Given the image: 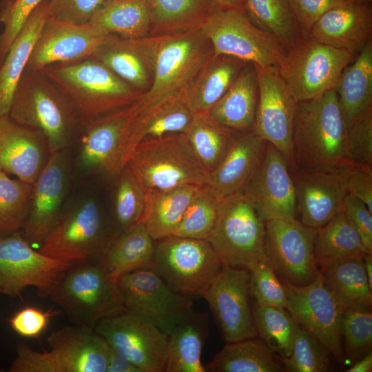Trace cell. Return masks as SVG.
Segmentation results:
<instances>
[{"instance_id": "obj_17", "label": "cell", "mask_w": 372, "mask_h": 372, "mask_svg": "<svg viewBox=\"0 0 372 372\" xmlns=\"http://www.w3.org/2000/svg\"><path fill=\"white\" fill-rule=\"evenodd\" d=\"M266 255L282 282L302 287L313 281L320 269L314 256L317 229L296 218L265 221Z\"/></svg>"}, {"instance_id": "obj_39", "label": "cell", "mask_w": 372, "mask_h": 372, "mask_svg": "<svg viewBox=\"0 0 372 372\" xmlns=\"http://www.w3.org/2000/svg\"><path fill=\"white\" fill-rule=\"evenodd\" d=\"M205 367L210 372L285 371L276 354L256 338L227 342Z\"/></svg>"}, {"instance_id": "obj_32", "label": "cell", "mask_w": 372, "mask_h": 372, "mask_svg": "<svg viewBox=\"0 0 372 372\" xmlns=\"http://www.w3.org/2000/svg\"><path fill=\"white\" fill-rule=\"evenodd\" d=\"M335 90L347 126L372 110V39L344 68Z\"/></svg>"}, {"instance_id": "obj_24", "label": "cell", "mask_w": 372, "mask_h": 372, "mask_svg": "<svg viewBox=\"0 0 372 372\" xmlns=\"http://www.w3.org/2000/svg\"><path fill=\"white\" fill-rule=\"evenodd\" d=\"M65 151L50 154L32 184L29 211L21 228L30 243L41 245L63 210L68 169Z\"/></svg>"}, {"instance_id": "obj_2", "label": "cell", "mask_w": 372, "mask_h": 372, "mask_svg": "<svg viewBox=\"0 0 372 372\" xmlns=\"http://www.w3.org/2000/svg\"><path fill=\"white\" fill-rule=\"evenodd\" d=\"M65 99L81 128L134 103L143 93L92 57L59 63L41 70Z\"/></svg>"}, {"instance_id": "obj_16", "label": "cell", "mask_w": 372, "mask_h": 372, "mask_svg": "<svg viewBox=\"0 0 372 372\" xmlns=\"http://www.w3.org/2000/svg\"><path fill=\"white\" fill-rule=\"evenodd\" d=\"M282 282L288 300L287 311L340 365L345 364L341 335L344 308L324 283L320 269L316 279L305 286Z\"/></svg>"}, {"instance_id": "obj_4", "label": "cell", "mask_w": 372, "mask_h": 372, "mask_svg": "<svg viewBox=\"0 0 372 372\" xmlns=\"http://www.w3.org/2000/svg\"><path fill=\"white\" fill-rule=\"evenodd\" d=\"M8 116L41 132L51 153L66 149L80 130L72 109L41 71L25 68L14 93Z\"/></svg>"}, {"instance_id": "obj_40", "label": "cell", "mask_w": 372, "mask_h": 372, "mask_svg": "<svg viewBox=\"0 0 372 372\" xmlns=\"http://www.w3.org/2000/svg\"><path fill=\"white\" fill-rule=\"evenodd\" d=\"M184 134L198 162L209 173L226 156L236 132L218 123L206 112L194 114Z\"/></svg>"}, {"instance_id": "obj_23", "label": "cell", "mask_w": 372, "mask_h": 372, "mask_svg": "<svg viewBox=\"0 0 372 372\" xmlns=\"http://www.w3.org/2000/svg\"><path fill=\"white\" fill-rule=\"evenodd\" d=\"M107 37L90 23L78 25L49 17L26 69L41 71L51 65L71 63L92 57Z\"/></svg>"}, {"instance_id": "obj_9", "label": "cell", "mask_w": 372, "mask_h": 372, "mask_svg": "<svg viewBox=\"0 0 372 372\" xmlns=\"http://www.w3.org/2000/svg\"><path fill=\"white\" fill-rule=\"evenodd\" d=\"M110 240V226L100 205L88 198L63 209L38 251L74 265L99 259Z\"/></svg>"}, {"instance_id": "obj_7", "label": "cell", "mask_w": 372, "mask_h": 372, "mask_svg": "<svg viewBox=\"0 0 372 372\" xmlns=\"http://www.w3.org/2000/svg\"><path fill=\"white\" fill-rule=\"evenodd\" d=\"M126 165L145 193L186 185H204L207 175L184 133L141 141Z\"/></svg>"}, {"instance_id": "obj_46", "label": "cell", "mask_w": 372, "mask_h": 372, "mask_svg": "<svg viewBox=\"0 0 372 372\" xmlns=\"http://www.w3.org/2000/svg\"><path fill=\"white\" fill-rule=\"evenodd\" d=\"M116 179L110 239L142 220L146 204V193L127 165Z\"/></svg>"}, {"instance_id": "obj_45", "label": "cell", "mask_w": 372, "mask_h": 372, "mask_svg": "<svg viewBox=\"0 0 372 372\" xmlns=\"http://www.w3.org/2000/svg\"><path fill=\"white\" fill-rule=\"evenodd\" d=\"M223 199L209 186H200L172 236L207 240L216 225Z\"/></svg>"}, {"instance_id": "obj_58", "label": "cell", "mask_w": 372, "mask_h": 372, "mask_svg": "<svg viewBox=\"0 0 372 372\" xmlns=\"http://www.w3.org/2000/svg\"><path fill=\"white\" fill-rule=\"evenodd\" d=\"M106 372H141V371L123 358L109 345Z\"/></svg>"}, {"instance_id": "obj_42", "label": "cell", "mask_w": 372, "mask_h": 372, "mask_svg": "<svg viewBox=\"0 0 372 372\" xmlns=\"http://www.w3.org/2000/svg\"><path fill=\"white\" fill-rule=\"evenodd\" d=\"M149 36L199 28L218 7L212 0H150Z\"/></svg>"}, {"instance_id": "obj_21", "label": "cell", "mask_w": 372, "mask_h": 372, "mask_svg": "<svg viewBox=\"0 0 372 372\" xmlns=\"http://www.w3.org/2000/svg\"><path fill=\"white\" fill-rule=\"evenodd\" d=\"M130 105L81 128L79 161L83 168L110 178H118L127 162V132L132 118Z\"/></svg>"}, {"instance_id": "obj_56", "label": "cell", "mask_w": 372, "mask_h": 372, "mask_svg": "<svg viewBox=\"0 0 372 372\" xmlns=\"http://www.w3.org/2000/svg\"><path fill=\"white\" fill-rule=\"evenodd\" d=\"M342 211L360 235L364 248L372 253V213L362 202L350 194L344 199Z\"/></svg>"}, {"instance_id": "obj_44", "label": "cell", "mask_w": 372, "mask_h": 372, "mask_svg": "<svg viewBox=\"0 0 372 372\" xmlns=\"http://www.w3.org/2000/svg\"><path fill=\"white\" fill-rule=\"evenodd\" d=\"M252 316L258 336L280 358L291 353L298 322L286 309L254 302Z\"/></svg>"}, {"instance_id": "obj_19", "label": "cell", "mask_w": 372, "mask_h": 372, "mask_svg": "<svg viewBox=\"0 0 372 372\" xmlns=\"http://www.w3.org/2000/svg\"><path fill=\"white\" fill-rule=\"evenodd\" d=\"M201 298L207 302L226 343L258 337L247 269L223 266Z\"/></svg>"}, {"instance_id": "obj_53", "label": "cell", "mask_w": 372, "mask_h": 372, "mask_svg": "<svg viewBox=\"0 0 372 372\" xmlns=\"http://www.w3.org/2000/svg\"><path fill=\"white\" fill-rule=\"evenodd\" d=\"M108 0H48L49 17L74 24H85Z\"/></svg>"}, {"instance_id": "obj_60", "label": "cell", "mask_w": 372, "mask_h": 372, "mask_svg": "<svg viewBox=\"0 0 372 372\" xmlns=\"http://www.w3.org/2000/svg\"><path fill=\"white\" fill-rule=\"evenodd\" d=\"M218 8L236 10L245 13L244 0H212Z\"/></svg>"}, {"instance_id": "obj_47", "label": "cell", "mask_w": 372, "mask_h": 372, "mask_svg": "<svg viewBox=\"0 0 372 372\" xmlns=\"http://www.w3.org/2000/svg\"><path fill=\"white\" fill-rule=\"evenodd\" d=\"M32 184L0 170V237L17 232L27 218Z\"/></svg>"}, {"instance_id": "obj_30", "label": "cell", "mask_w": 372, "mask_h": 372, "mask_svg": "<svg viewBox=\"0 0 372 372\" xmlns=\"http://www.w3.org/2000/svg\"><path fill=\"white\" fill-rule=\"evenodd\" d=\"M258 97L254 65L247 63L225 94L209 110L218 123L236 132L254 130Z\"/></svg>"}, {"instance_id": "obj_14", "label": "cell", "mask_w": 372, "mask_h": 372, "mask_svg": "<svg viewBox=\"0 0 372 372\" xmlns=\"http://www.w3.org/2000/svg\"><path fill=\"white\" fill-rule=\"evenodd\" d=\"M71 265L35 251L18 232L0 237V294L21 297L32 287L48 297Z\"/></svg>"}, {"instance_id": "obj_48", "label": "cell", "mask_w": 372, "mask_h": 372, "mask_svg": "<svg viewBox=\"0 0 372 372\" xmlns=\"http://www.w3.org/2000/svg\"><path fill=\"white\" fill-rule=\"evenodd\" d=\"M329 352L299 323L291 353L280 358L287 371L326 372L330 371Z\"/></svg>"}, {"instance_id": "obj_61", "label": "cell", "mask_w": 372, "mask_h": 372, "mask_svg": "<svg viewBox=\"0 0 372 372\" xmlns=\"http://www.w3.org/2000/svg\"><path fill=\"white\" fill-rule=\"evenodd\" d=\"M364 266L368 282L372 289V253H366L363 256Z\"/></svg>"}, {"instance_id": "obj_3", "label": "cell", "mask_w": 372, "mask_h": 372, "mask_svg": "<svg viewBox=\"0 0 372 372\" xmlns=\"http://www.w3.org/2000/svg\"><path fill=\"white\" fill-rule=\"evenodd\" d=\"M292 147L291 169L352 165L347 148V125L335 89L298 102Z\"/></svg>"}, {"instance_id": "obj_50", "label": "cell", "mask_w": 372, "mask_h": 372, "mask_svg": "<svg viewBox=\"0 0 372 372\" xmlns=\"http://www.w3.org/2000/svg\"><path fill=\"white\" fill-rule=\"evenodd\" d=\"M247 270L251 296L254 298V302L287 310L288 300L285 287L267 258L254 263Z\"/></svg>"}, {"instance_id": "obj_49", "label": "cell", "mask_w": 372, "mask_h": 372, "mask_svg": "<svg viewBox=\"0 0 372 372\" xmlns=\"http://www.w3.org/2000/svg\"><path fill=\"white\" fill-rule=\"evenodd\" d=\"M341 335L345 363L353 364L371 352V311L344 309L341 318Z\"/></svg>"}, {"instance_id": "obj_5", "label": "cell", "mask_w": 372, "mask_h": 372, "mask_svg": "<svg viewBox=\"0 0 372 372\" xmlns=\"http://www.w3.org/2000/svg\"><path fill=\"white\" fill-rule=\"evenodd\" d=\"M49 350L19 343L9 372H106L108 344L94 329L65 326L46 339Z\"/></svg>"}, {"instance_id": "obj_22", "label": "cell", "mask_w": 372, "mask_h": 372, "mask_svg": "<svg viewBox=\"0 0 372 372\" xmlns=\"http://www.w3.org/2000/svg\"><path fill=\"white\" fill-rule=\"evenodd\" d=\"M244 192L263 221L296 218V189L285 156L267 142L264 158Z\"/></svg>"}, {"instance_id": "obj_15", "label": "cell", "mask_w": 372, "mask_h": 372, "mask_svg": "<svg viewBox=\"0 0 372 372\" xmlns=\"http://www.w3.org/2000/svg\"><path fill=\"white\" fill-rule=\"evenodd\" d=\"M94 330L141 372H165L167 335L145 317L123 308L102 320Z\"/></svg>"}, {"instance_id": "obj_26", "label": "cell", "mask_w": 372, "mask_h": 372, "mask_svg": "<svg viewBox=\"0 0 372 372\" xmlns=\"http://www.w3.org/2000/svg\"><path fill=\"white\" fill-rule=\"evenodd\" d=\"M371 1H355L325 12L312 26L309 35L323 43L358 53L371 39Z\"/></svg>"}, {"instance_id": "obj_59", "label": "cell", "mask_w": 372, "mask_h": 372, "mask_svg": "<svg viewBox=\"0 0 372 372\" xmlns=\"http://www.w3.org/2000/svg\"><path fill=\"white\" fill-rule=\"evenodd\" d=\"M372 371V353H367L357 360L346 370L347 372H371Z\"/></svg>"}, {"instance_id": "obj_11", "label": "cell", "mask_w": 372, "mask_h": 372, "mask_svg": "<svg viewBox=\"0 0 372 372\" xmlns=\"http://www.w3.org/2000/svg\"><path fill=\"white\" fill-rule=\"evenodd\" d=\"M353 56L347 50L302 35L287 50L278 67L294 99L300 102L335 89L340 74Z\"/></svg>"}, {"instance_id": "obj_25", "label": "cell", "mask_w": 372, "mask_h": 372, "mask_svg": "<svg viewBox=\"0 0 372 372\" xmlns=\"http://www.w3.org/2000/svg\"><path fill=\"white\" fill-rule=\"evenodd\" d=\"M50 154L41 132L14 122L8 115L0 117V170L33 184Z\"/></svg>"}, {"instance_id": "obj_6", "label": "cell", "mask_w": 372, "mask_h": 372, "mask_svg": "<svg viewBox=\"0 0 372 372\" xmlns=\"http://www.w3.org/2000/svg\"><path fill=\"white\" fill-rule=\"evenodd\" d=\"M48 298L74 324L94 329L124 308L116 279L99 259L72 265Z\"/></svg>"}, {"instance_id": "obj_27", "label": "cell", "mask_w": 372, "mask_h": 372, "mask_svg": "<svg viewBox=\"0 0 372 372\" xmlns=\"http://www.w3.org/2000/svg\"><path fill=\"white\" fill-rule=\"evenodd\" d=\"M266 145L254 130L236 132L223 161L207 173L205 185L223 198L243 192L264 158Z\"/></svg>"}, {"instance_id": "obj_41", "label": "cell", "mask_w": 372, "mask_h": 372, "mask_svg": "<svg viewBox=\"0 0 372 372\" xmlns=\"http://www.w3.org/2000/svg\"><path fill=\"white\" fill-rule=\"evenodd\" d=\"M369 253L342 209L324 225L317 228L314 256L320 267L342 259Z\"/></svg>"}, {"instance_id": "obj_37", "label": "cell", "mask_w": 372, "mask_h": 372, "mask_svg": "<svg viewBox=\"0 0 372 372\" xmlns=\"http://www.w3.org/2000/svg\"><path fill=\"white\" fill-rule=\"evenodd\" d=\"M105 35L141 39L150 35V0H108L89 22Z\"/></svg>"}, {"instance_id": "obj_13", "label": "cell", "mask_w": 372, "mask_h": 372, "mask_svg": "<svg viewBox=\"0 0 372 372\" xmlns=\"http://www.w3.org/2000/svg\"><path fill=\"white\" fill-rule=\"evenodd\" d=\"M116 285L123 307L150 320L167 335L194 310V298L173 290L151 268L124 273Z\"/></svg>"}, {"instance_id": "obj_38", "label": "cell", "mask_w": 372, "mask_h": 372, "mask_svg": "<svg viewBox=\"0 0 372 372\" xmlns=\"http://www.w3.org/2000/svg\"><path fill=\"white\" fill-rule=\"evenodd\" d=\"M199 185H186L146 193L145 227L155 240L172 236Z\"/></svg>"}, {"instance_id": "obj_43", "label": "cell", "mask_w": 372, "mask_h": 372, "mask_svg": "<svg viewBox=\"0 0 372 372\" xmlns=\"http://www.w3.org/2000/svg\"><path fill=\"white\" fill-rule=\"evenodd\" d=\"M244 10L253 24L274 35L287 50L302 36L288 0H244Z\"/></svg>"}, {"instance_id": "obj_55", "label": "cell", "mask_w": 372, "mask_h": 372, "mask_svg": "<svg viewBox=\"0 0 372 372\" xmlns=\"http://www.w3.org/2000/svg\"><path fill=\"white\" fill-rule=\"evenodd\" d=\"M61 311H43L34 307H25L9 320L8 322L18 335L28 338H37L46 329L50 319Z\"/></svg>"}, {"instance_id": "obj_51", "label": "cell", "mask_w": 372, "mask_h": 372, "mask_svg": "<svg viewBox=\"0 0 372 372\" xmlns=\"http://www.w3.org/2000/svg\"><path fill=\"white\" fill-rule=\"evenodd\" d=\"M43 0H7L0 13L3 30L0 35V64L27 19Z\"/></svg>"}, {"instance_id": "obj_28", "label": "cell", "mask_w": 372, "mask_h": 372, "mask_svg": "<svg viewBox=\"0 0 372 372\" xmlns=\"http://www.w3.org/2000/svg\"><path fill=\"white\" fill-rule=\"evenodd\" d=\"M92 57L138 91L145 92L151 84L153 70L147 37L128 39L107 35Z\"/></svg>"}, {"instance_id": "obj_12", "label": "cell", "mask_w": 372, "mask_h": 372, "mask_svg": "<svg viewBox=\"0 0 372 372\" xmlns=\"http://www.w3.org/2000/svg\"><path fill=\"white\" fill-rule=\"evenodd\" d=\"M199 28L215 56H231L265 67L278 66L287 52L274 35L256 26L236 10L215 8Z\"/></svg>"}, {"instance_id": "obj_34", "label": "cell", "mask_w": 372, "mask_h": 372, "mask_svg": "<svg viewBox=\"0 0 372 372\" xmlns=\"http://www.w3.org/2000/svg\"><path fill=\"white\" fill-rule=\"evenodd\" d=\"M207 313L193 311L167 335L165 372H206L200 358L208 335Z\"/></svg>"}, {"instance_id": "obj_57", "label": "cell", "mask_w": 372, "mask_h": 372, "mask_svg": "<svg viewBox=\"0 0 372 372\" xmlns=\"http://www.w3.org/2000/svg\"><path fill=\"white\" fill-rule=\"evenodd\" d=\"M348 194L362 202L372 213V169L351 167L348 178Z\"/></svg>"}, {"instance_id": "obj_20", "label": "cell", "mask_w": 372, "mask_h": 372, "mask_svg": "<svg viewBox=\"0 0 372 372\" xmlns=\"http://www.w3.org/2000/svg\"><path fill=\"white\" fill-rule=\"evenodd\" d=\"M352 165L290 169L300 221L318 228L342 209Z\"/></svg>"}, {"instance_id": "obj_31", "label": "cell", "mask_w": 372, "mask_h": 372, "mask_svg": "<svg viewBox=\"0 0 372 372\" xmlns=\"http://www.w3.org/2000/svg\"><path fill=\"white\" fill-rule=\"evenodd\" d=\"M156 240L143 219L109 240L99 261L117 280L121 274L141 268H151Z\"/></svg>"}, {"instance_id": "obj_29", "label": "cell", "mask_w": 372, "mask_h": 372, "mask_svg": "<svg viewBox=\"0 0 372 372\" xmlns=\"http://www.w3.org/2000/svg\"><path fill=\"white\" fill-rule=\"evenodd\" d=\"M48 18V0H43L30 15L0 64V117L8 115L17 86Z\"/></svg>"}, {"instance_id": "obj_36", "label": "cell", "mask_w": 372, "mask_h": 372, "mask_svg": "<svg viewBox=\"0 0 372 372\" xmlns=\"http://www.w3.org/2000/svg\"><path fill=\"white\" fill-rule=\"evenodd\" d=\"M363 256L337 260L320 267L324 283L344 309L371 311L372 289Z\"/></svg>"}, {"instance_id": "obj_52", "label": "cell", "mask_w": 372, "mask_h": 372, "mask_svg": "<svg viewBox=\"0 0 372 372\" xmlns=\"http://www.w3.org/2000/svg\"><path fill=\"white\" fill-rule=\"evenodd\" d=\"M347 148L353 167L372 169V110L347 126Z\"/></svg>"}, {"instance_id": "obj_35", "label": "cell", "mask_w": 372, "mask_h": 372, "mask_svg": "<svg viewBox=\"0 0 372 372\" xmlns=\"http://www.w3.org/2000/svg\"><path fill=\"white\" fill-rule=\"evenodd\" d=\"M248 62L227 56H214L185 94L194 114L206 113L225 94Z\"/></svg>"}, {"instance_id": "obj_62", "label": "cell", "mask_w": 372, "mask_h": 372, "mask_svg": "<svg viewBox=\"0 0 372 372\" xmlns=\"http://www.w3.org/2000/svg\"><path fill=\"white\" fill-rule=\"evenodd\" d=\"M360 1H372V0H360Z\"/></svg>"}, {"instance_id": "obj_8", "label": "cell", "mask_w": 372, "mask_h": 372, "mask_svg": "<svg viewBox=\"0 0 372 372\" xmlns=\"http://www.w3.org/2000/svg\"><path fill=\"white\" fill-rule=\"evenodd\" d=\"M207 240L223 266L248 269L267 258L265 222L244 191L223 198Z\"/></svg>"}, {"instance_id": "obj_1", "label": "cell", "mask_w": 372, "mask_h": 372, "mask_svg": "<svg viewBox=\"0 0 372 372\" xmlns=\"http://www.w3.org/2000/svg\"><path fill=\"white\" fill-rule=\"evenodd\" d=\"M152 64L149 87L131 105L132 118L184 95L200 70L214 56L200 28L147 37Z\"/></svg>"}, {"instance_id": "obj_33", "label": "cell", "mask_w": 372, "mask_h": 372, "mask_svg": "<svg viewBox=\"0 0 372 372\" xmlns=\"http://www.w3.org/2000/svg\"><path fill=\"white\" fill-rule=\"evenodd\" d=\"M194 115L184 94L132 118L127 132L128 160L136 146L144 140L185 133Z\"/></svg>"}, {"instance_id": "obj_54", "label": "cell", "mask_w": 372, "mask_h": 372, "mask_svg": "<svg viewBox=\"0 0 372 372\" xmlns=\"http://www.w3.org/2000/svg\"><path fill=\"white\" fill-rule=\"evenodd\" d=\"M296 23L302 35H308L314 23L329 10L360 0H288Z\"/></svg>"}, {"instance_id": "obj_18", "label": "cell", "mask_w": 372, "mask_h": 372, "mask_svg": "<svg viewBox=\"0 0 372 372\" xmlns=\"http://www.w3.org/2000/svg\"><path fill=\"white\" fill-rule=\"evenodd\" d=\"M254 65L258 84L254 131L274 145L285 156L291 169L293 167V129L298 102L278 66Z\"/></svg>"}, {"instance_id": "obj_10", "label": "cell", "mask_w": 372, "mask_h": 372, "mask_svg": "<svg viewBox=\"0 0 372 372\" xmlns=\"http://www.w3.org/2000/svg\"><path fill=\"white\" fill-rule=\"evenodd\" d=\"M205 239L170 236L156 240L151 269L175 291L201 298L223 267Z\"/></svg>"}]
</instances>
